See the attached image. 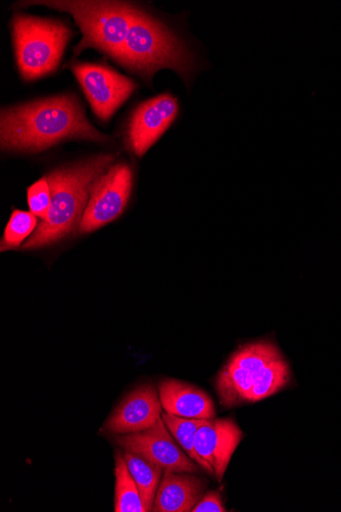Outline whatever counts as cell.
<instances>
[{
    "label": "cell",
    "mask_w": 341,
    "mask_h": 512,
    "mask_svg": "<svg viewBox=\"0 0 341 512\" xmlns=\"http://www.w3.org/2000/svg\"><path fill=\"white\" fill-rule=\"evenodd\" d=\"M28 205L30 212L36 217L45 219L52 206V192L47 177L36 181L28 189Z\"/></svg>",
    "instance_id": "cell-19"
},
{
    "label": "cell",
    "mask_w": 341,
    "mask_h": 512,
    "mask_svg": "<svg viewBox=\"0 0 341 512\" xmlns=\"http://www.w3.org/2000/svg\"><path fill=\"white\" fill-rule=\"evenodd\" d=\"M162 408L156 387L149 384L139 386L113 410L100 433L118 436L149 430L162 417Z\"/></svg>",
    "instance_id": "cell-11"
},
{
    "label": "cell",
    "mask_w": 341,
    "mask_h": 512,
    "mask_svg": "<svg viewBox=\"0 0 341 512\" xmlns=\"http://www.w3.org/2000/svg\"><path fill=\"white\" fill-rule=\"evenodd\" d=\"M115 61L149 81L159 70L170 69L188 82L197 70L196 57L187 43L163 22L140 10Z\"/></svg>",
    "instance_id": "cell-4"
},
{
    "label": "cell",
    "mask_w": 341,
    "mask_h": 512,
    "mask_svg": "<svg viewBox=\"0 0 341 512\" xmlns=\"http://www.w3.org/2000/svg\"><path fill=\"white\" fill-rule=\"evenodd\" d=\"M132 183V170L124 164L112 166L97 179L79 224V234H89L118 218L127 206Z\"/></svg>",
    "instance_id": "cell-7"
},
{
    "label": "cell",
    "mask_w": 341,
    "mask_h": 512,
    "mask_svg": "<svg viewBox=\"0 0 341 512\" xmlns=\"http://www.w3.org/2000/svg\"><path fill=\"white\" fill-rule=\"evenodd\" d=\"M37 226V217L34 214L15 210L5 231L2 251L20 248L23 242L34 234Z\"/></svg>",
    "instance_id": "cell-18"
},
{
    "label": "cell",
    "mask_w": 341,
    "mask_h": 512,
    "mask_svg": "<svg viewBox=\"0 0 341 512\" xmlns=\"http://www.w3.org/2000/svg\"><path fill=\"white\" fill-rule=\"evenodd\" d=\"M123 450L130 451L155 463L164 472L199 474L200 468L177 444L163 418L149 430L115 436Z\"/></svg>",
    "instance_id": "cell-9"
},
{
    "label": "cell",
    "mask_w": 341,
    "mask_h": 512,
    "mask_svg": "<svg viewBox=\"0 0 341 512\" xmlns=\"http://www.w3.org/2000/svg\"><path fill=\"white\" fill-rule=\"evenodd\" d=\"M70 69L102 121H109L136 89L133 80L104 65L75 62Z\"/></svg>",
    "instance_id": "cell-8"
},
{
    "label": "cell",
    "mask_w": 341,
    "mask_h": 512,
    "mask_svg": "<svg viewBox=\"0 0 341 512\" xmlns=\"http://www.w3.org/2000/svg\"><path fill=\"white\" fill-rule=\"evenodd\" d=\"M291 381L289 364L267 341L239 348L221 369L216 390L221 404L232 408L273 396Z\"/></svg>",
    "instance_id": "cell-3"
},
{
    "label": "cell",
    "mask_w": 341,
    "mask_h": 512,
    "mask_svg": "<svg viewBox=\"0 0 341 512\" xmlns=\"http://www.w3.org/2000/svg\"><path fill=\"white\" fill-rule=\"evenodd\" d=\"M115 511L145 512L138 487L129 472L123 452L115 455Z\"/></svg>",
    "instance_id": "cell-17"
},
{
    "label": "cell",
    "mask_w": 341,
    "mask_h": 512,
    "mask_svg": "<svg viewBox=\"0 0 341 512\" xmlns=\"http://www.w3.org/2000/svg\"><path fill=\"white\" fill-rule=\"evenodd\" d=\"M243 439V433L231 418H212L194 438V447L207 462L219 483L222 482L230 460Z\"/></svg>",
    "instance_id": "cell-12"
},
{
    "label": "cell",
    "mask_w": 341,
    "mask_h": 512,
    "mask_svg": "<svg viewBox=\"0 0 341 512\" xmlns=\"http://www.w3.org/2000/svg\"><path fill=\"white\" fill-rule=\"evenodd\" d=\"M158 391L167 413L197 420H212L216 415L213 400L198 387L170 379L161 382Z\"/></svg>",
    "instance_id": "cell-14"
},
{
    "label": "cell",
    "mask_w": 341,
    "mask_h": 512,
    "mask_svg": "<svg viewBox=\"0 0 341 512\" xmlns=\"http://www.w3.org/2000/svg\"><path fill=\"white\" fill-rule=\"evenodd\" d=\"M123 456L138 487L145 512L153 511L164 470L157 464L130 451L123 450Z\"/></svg>",
    "instance_id": "cell-15"
},
{
    "label": "cell",
    "mask_w": 341,
    "mask_h": 512,
    "mask_svg": "<svg viewBox=\"0 0 341 512\" xmlns=\"http://www.w3.org/2000/svg\"><path fill=\"white\" fill-rule=\"evenodd\" d=\"M72 15L80 27L83 39L75 54L95 49L116 60L120 54L137 11L121 2H37Z\"/></svg>",
    "instance_id": "cell-5"
},
{
    "label": "cell",
    "mask_w": 341,
    "mask_h": 512,
    "mask_svg": "<svg viewBox=\"0 0 341 512\" xmlns=\"http://www.w3.org/2000/svg\"><path fill=\"white\" fill-rule=\"evenodd\" d=\"M207 487V481L194 474L165 472L153 511L190 512L204 497Z\"/></svg>",
    "instance_id": "cell-13"
},
{
    "label": "cell",
    "mask_w": 341,
    "mask_h": 512,
    "mask_svg": "<svg viewBox=\"0 0 341 512\" xmlns=\"http://www.w3.org/2000/svg\"><path fill=\"white\" fill-rule=\"evenodd\" d=\"M12 29L17 64L25 80L33 81L57 70L72 35L64 23L17 14Z\"/></svg>",
    "instance_id": "cell-6"
},
{
    "label": "cell",
    "mask_w": 341,
    "mask_h": 512,
    "mask_svg": "<svg viewBox=\"0 0 341 512\" xmlns=\"http://www.w3.org/2000/svg\"><path fill=\"white\" fill-rule=\"evenodd\" d=\"M114 155H101L47 176L51 186L52 206L38 224L23 250H35L59 242L74 230L83 217L94 182L115 161Z\"/></svg>",
    "instance_id": "cell-2"
},
{
    "label": "cell",
    "mask_w": 341,
    "mask_h": 512,
    "mask_svg": "<svg viewBox=\"0 0 341 512\" xmlns=\"http://www.w3.org/2000/svg\"><path fill=\"white\" fill-rule=\"evenodd\" d=\"M179 110L178 100L170 92L140 104L128 125L131 151L138 157L145 155L172 126Z\"/></svg>",
    "instance_id": "cell-10"
},
{
    "label": "cell",
    "mask_w": 341,
    "mask_h": 512,
    "mask_svg": "<svg viewBox=\"0 0 341 512\" xmlns=\"http://www.w3.org/2000/svg\"><path fill=\"white\" fill-rule=\"evenodd\" d=\"M221 496L217 491H209L201 501L193 507L192 512H225Z\"/></svg>",
    "instance_id": "cell-20"
},
{
    "label": "cell",
    "mask_w": 341,
    "mask_h": 512,
    "mask_svg": "<svg viewBox=\"0 0 341 512\" xmlns=\"http://www.w3.org/2000/svg\"><path fill=\"white\" fill-rule=\"evenodd\" d=\"M68 139L107 143L110 137L87 120L73 95L35 101L2 111L0 142L15 152H41Z\"/></svg>",
    "instance_id": "cell-1"
},
{
    "label": "cell",
    "mask_w": 341,
    "mask_h": 512,
    "mask_svg": "<svg viewBox=\"0 0 341 512\" xmlns=\"http://www.w3.org/2000/svg\"><path fill=\"white\" fill-rule=\"evenodd\" d=\"M162 418L169 432L180 444V446L186 452V454L193 461H196L200 465V467L209 475L214 476V472L210 465L199 456L196 447H194V438H196L197 432L209 420H197V418H184L167 412L162 413Z\"/></svg>",
    "instance_id": "cell-16"
}]
</instances>
